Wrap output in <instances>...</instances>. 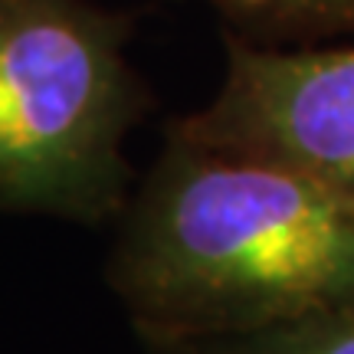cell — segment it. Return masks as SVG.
I'll return each instance as SVG.
<instances>
[{
	"label": "cell",
	"mask_w": 354,
	"mask_h": 354,
	"mask_svg": "<svg viewBox=\"0 0 354 354\" xmlns=\"http://www.w3.org/2000/svg\"><path fill=\"white\" fill-rule=\"evenodd\" d=\"M109 282L148 344L354 312V203L269 158L167 135Z\"/></svg>",
	"instance_id": "obj_1"
},
{
	"label": "cell",
	"mask_w": 354,
	"mask_h": 354,
	"mask_svg": "<svg viewBox=\"0 0 354 354\" xmlns=\"http://www.w3.org/2000/svg\"><path fill=\"white\" fill-rule=\"evenodd\" d=\"M125 37L88 0H0V210L102 220L125 203L148 105Z\"/></svg>",
	"instance_id": "obj_2"
},
{
	"label": "cell",
	"mask_w": 354,
	"mask_h": 354,
	"mask_svg": "<svg viewBox=\"0 0 354 354\" xmlns=\"http://www.w3.org/2000/svg\"><path fill=\"white\" fill-rule=\"evenodd\" d=\"M167 135L256 154L354 203V37L331 43L227 39V73Z\"/></svg>",
	"instance_id": "obj_3"
},
{
	"label": "cell",
	"mask_w": 354,
	"mask_h": 354,
	"mask_svg": "<svg viewBox=\"0 0 354 354\" xmlns=\"http://www.w3.org/2000/svg\"><path fill=\"white\" fill-rule=\"evenodd\" d=\"M250 43H331L354 37V0H207Z\"/></svg>",
	"instance_id": "obj_4"
},
{
	"label": "cell",
	"mask_w": 354,
	"mask_h": 354,
	"mask_svg": "<svg viewBox=\"0 0 354 354\" xmlns=\"http://www.w3.org/2000/svg\"><path fill=\"white\" fill-rule=\"evenodd\" d=\"M154 354H354V312L302 318L289 325L201 338V342L151 344Z\"/></svg>",
	"instance_id": "obj_5"
}]
</instances>
